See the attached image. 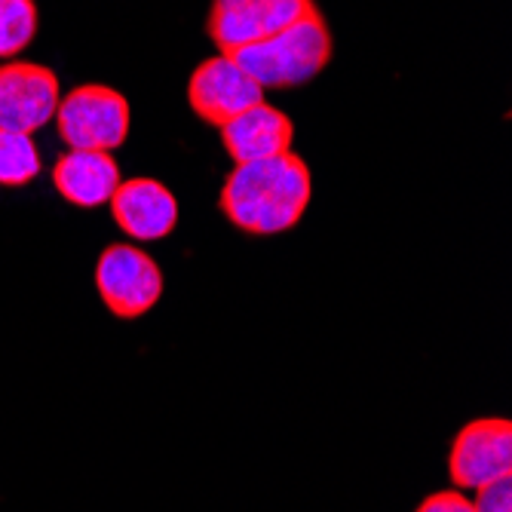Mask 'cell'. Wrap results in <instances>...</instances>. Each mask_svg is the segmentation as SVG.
<instances>
[{
  "mask_svg": "<svg viewBox=\"0 0 512 512\" xmlns=\"http://www.w3.org/2000/svg\"><path fill=\"white\" fill-rule=\"evenodd\" d=\"M313 197V175L301 154L234 163L227 172L218 209L249 237H276L298 227Z\"/></svg>",
  "mask_w": 512,
  "mask_h": 512,
  "instance_id": "6da1fadb",
  "label": "cell"
},
{
  "mask_svg": "<svg viewBox=\"0 0 512 512\" xmlns=\"http://www.w3.org/2000/svg\"><path fill=\"white\" fill-rule=\"evenodd\" d=\"M335 56V37L322 10L295 22L267 40L230 53L264 92L267 89H295L319 77Z\"/></svg>",
  "mask_w": 512,
  "mask_h": 512,
  "instance_id": "7a4b0ae2",
  "label": "cell"
},
{
  "mask_svg": "<svg viewBox=\"0 0 512 512\" xmlns=\"http://www.w3.org/2000/svg\"><path fill=\"white\" fill-rule=\"evenodd\" d=\"M56 132L68 151H117L132 129V108L123 92L105 83H80L56 108Z\"/></svg>",
  "mask_w": 512,
  "mask_h": 512,
  "instance_id": "3957f363",
  "label": "cell"
},
{
  "mask_svg": "<svg viewBox=\"0 0 512 512\" xmlns=\"http://www.w3.org/2000/svg\"><path fill=\"white\" fill-rule=\"evenodd\" d=\"M313 13H319L316 0H212L206 34L221 56H230Z\"/></svg>",
  "mask_w": 512,
  "mask_h": 512,
  "instance_id": "277c9868",
  "label": "cell"
},
{
  "mask_svg": "<svg viewBox=\"0 0 512 512\" xmlns=\"http://www.w3.org/2000/svg\"><path fill=\"white\" fill-rule=\"evenodd\" d=\"M96 292L117 319H138L163 298V270L138 246L111 243L96 261Z\"/></svg>",
  "mask_w": 512,
  "mask_h": 512,
  "instance_id": "5b68a950",
  "label": "cell"
},
{
  "mask_svg": "<svg viewBox=\"0 0 512 512\" xmlns=\"http://www.w3.org/2000/svg\"><path fill=\"white\" fill-rule=\"evenodd\" d=\"M448 476L457 491L512 476V424L506 417H479L460 427L448 454Z\"/></svg>",
  "mask_w": 512,
  "mask_h": 512,
  "instance_id": "8992f818",
  "label": "cell"
},
{
  "mask_svg": "<svg viewBox=\"0 0 512 512\" xmlns=\"http://www.w3.org/2000/svg\"><path fill=\"white\" fill-rule=\"evenodd\" d=\"M62 99L59 74L40 62H0V126L34 135L53 123Z\"/></svg>",
  "mask_w": 512,
  "mask_h": 512,
  "instance_id": "52a82bcc",
  "label": "cell"
},
{
  "mask_svg": "<svg viewBox=\"0 0 512 512\" xmlns=\"http://www.w3.org/2000/svg\"><path fill=\"white\" fill-rule=\"evenodd\" d=\"M258 102H264V89L230 56L218 53L212 59H203L188 77L191 111L215 129Z\"/></svg>",
  "mask_w": 512,
  "mask_h": 512,
  "instance_id": "ba28073f",
  "label": "cell"
},
{
  "mask_svg": "<svg viewBox=\"0 0 512 512\" xmlns=\"http://www.w3.org/2000/svg\"><path fill=\"white\" fill-rule=\"evenodd\" d=\"M114 224L138 243L166 240L178 224V200L157 178H126L108 200Z\"/></svg>",
  "mask_w": 512,
  "mask_h": 512,
  "instance_id": "9c48e42d",
  "label": "cell"
},
{
  "mask_svg": "<svg viewBox=\"0 0 512 512\" xmlns=\"http://www.w3.org/2000/svg\"><path fill=\"white\" fill-rule=\"evenodd\" d=\"M218 135H221V148L230 154V160L252 163V160L289 154L295 142V123L276 105L258 102L249 111L237 114L230 123H224Z\"/></svg>",
  "mask_w": 512,
  "mask_h": 512,
  "instance_id": "30bf717a",
  "label": "cell"
},
{
  "mask_svg": "<svg viewBox=\"0 0 512 512\" xmlns=\"http://www.w3.org/2000/svg\"><path fill=\"white\" fill-rule=\"evenodd\" d=\"M120 181V166L108 151H65L53 163V188L77 209H99Z\"/></svg>",
  "mask_w": 512,
  "mask_h": 512,
  "instance_id": "8fae6325",
  "label": "cell"
},
{
  "mask_svg": "<svg viewBox=\"0 0 512 512\" xmlns=\"http://www.w3.org/2000/svg\"><path fill=\"white\" fill-rule=\"evenodd\" d=\"M43 169L34 135L0 126V188H25Z\"/></svg>",
  "mask_w": 512,
  "mask_h": 512,
  "instance_id": "7c38bea8",
  "label": "cell"
},
{
  "mask_svg": "<svg viewBox=\"0 0 512 512\" xmlns=\"http://www.w3.org/2000/svg\"><path fill=\"white\" fill-rule=\"evenodd\" d=\"M37 0H0V59H19L37 37Z\"/></svg>",
  "mask_w": 512,
  "mask_h": 512,
  "instance_id": "4fadbf2b",
  "label": "cell"
},
{
  "mask_svg": "<svg viewBox=\"0 0 512 512\" xmlns=\"http://www.w3.org/2000/svg\"><path fill=\"white\" fill-rule=\"evenodd\" d=\"M470 503L473 512H512V479L503 476L476 488V497Z\"/></svg>",
  "mask_w": 512,
  "mask_h": 512,
  "instance_id": "5bb4252c",
  "label": "cell"
},
{
  "mask_svg": "<svg viewBox=\"0 0 512 512\" xmlns=\"http://www.w3.org/2000/svg\"><path fill=\"white\" fill-rule=\"evenodd\" d=\"M414 512H473V503L463 491H436L427 500H421Z\"/></svg>",
  "mask_w": 512,
  "mask_h": 512,
  "instance_id": "9a60e30c",
  "label": "cell"
}]
</instances>
